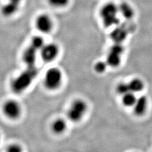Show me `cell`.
Returning <instances> with one entry per match:
<instances>
[{
  "mask_svg": "<svg viewBox=\"0 0 152 152\" xmlns=\"http://www.w3.org/2000/svg\"><path fill=\"white\" fill-rule=\"evenodd\" d=\"M118 6L113 2H108L101 8L100 15L104 26L107 28L116 26L120 24Z\"/></svg>",
  "mask_w": 152,
  "mask_h": 152,
  "instance_id": "cell-1",
  "label": "cell"
},
{
  "mask_svg": "<svg viewBox=\"0 0 152 152\" xmlns=\"http://www.w3.org/2000/svg\"><path fill=\"white\" fill-rule=\"evenodd\" d=\"M63 80V75L62 71L57 67H52L45 72L43 84L46 89L54 91L60 87Z\"/></svg>",
  "mask_w": 152,
  "mask_h": 152,
  "instance_id": "cell-2",
  "label": "cell"
},
{
  "mask_svg": "<svg viewBox=\"0 0 152 152\" xmlns=\"http://www.w3.org/2000/svg\"><path fill=\"white\" fill-rule=\"evenodd\" d=\"M87 104L82 99H76L71 103L67 110V117L71 122L81 121L87 111Z\"/></svg>",
  "mask_w": 152,
  "mask_h": 152,
  "instance_id": "cell-3",
  "label": "cell"
},
{
  "mask_svg": "<svg viewBox=\"0 0 152 152\" xmlns=\"http://www.w3.org/2000/svg\"><path fill=\"white\" fill-rule=\"evenodd\" d=\"M2 110L5 117L11 120L18 119L22 112L20 104L15 99H9L5 101L2 105Z\"/></svg>",
  "mask_w": 152,
  "mask_h": 152,
  "instance_id": "cell-4",
  "label": "cell"
},
{
  "mask_svg": "<svg viewBox=\"0 0 152 152\" xmlns=\"http://www.w3.org/2000/svg\"><path fill=\"white\" fill-rule=\"evenodd\" d=\"M124 51V48L122 44L115 43L111 47L107 58V63L109 66L116 68L121 64L122 55Z\"/></svg>",
  "mask_w": 152,
  "mask_h": 152,
  "instance_id": "cell-5",
  "label": "cell"
},
{
  "mask_svg": "<svg viewBox=\"0 0 152 152\" xmlns=\"http://www.w3.org/2000/svg\"><path fill=\"white\" fill-rule=\"evenodd\" d=\"M39 51L42 60L46 63H50L58 57L59 48L54 43L45 44Z\"/></svg>",
  "mask_w": 152,
  "mask_h": 152,
  "instance_id": "cell-6",
  "label": "cell"
},
{
  "mask_svg": "<svg viewBox=\"0 0 152 152\" xmlns=\"http://www.w3.org/2000/svg\"><path fill=\"white\" fill-rule=\"evenodd\" d=\"M129 32V29L126 25L119 24L112 31L110 37L115 43L122 44L127 37Z\"/></svg>",
  "mask_w": 152,
  "mask_h": 152,
  "instance_id": "cell-7",
  "label": "cell"
},
{
  "mask_svg": "<svg viewBox=\"0 0 152 152\" xmlns=\"http://www.w3.org/2000/svg\"><path fill=\"white\" fill-rule=\"evenodd\" d=\"M53 24L51 19L46 14H41L37 17L36 20V27L39 32L44 34L50 32Z\"/></svg>",
  "mask_w": 152,
  "mask_h": 152,
  "instance_id": "cell-8",
  "label": "cell"
},
{
  "mask_svg": "<svg viewBox=\"0 0 152 152\" xmlns=\"http://www.w3.org/2000/svg\"><path fill=\"white\" fill-rule=\"evenodd\" d=\"M148 101L147 97L142 95L139 98H137L136 102L133 106V111L136 116L140 117L144 115L148 109Z\"/></svg>",
  "mask_w": 152,
  "mask_h": 152,
  "instance_id": "cell-9",
  "label": "cell"
},
{
  "mask_svg": "<svg viewBox=\"0 0 152 152\" xmlns=\"http://www.w3.org/2000/svg\"><path fill=\"white\" fill-rule=\"evenodd\" d=\"M37 50L34 49L31 46L26 49L23 54V59L24 62L27 65H33L37 59Z\"/></svg>",
  "mask_w": 152,
  "mask_h": 152,
  "instance_id": "cell-10",
  "label": "cell"
},
{
  "mask_svg": "<svg viewBox=\"0 0 152 152\" xmlns=\"http://www.w3.org/2000/svg\"><path fill=\"white\" fill-rule=\"evenodd\" d=\"M118 6L119 12L125 19L131 20L135 15V11L133 7L127 2H121Z\"/></svg>",
  "mask_w": 152,
  "mask_h": 152,
  "instance_id": "cell-11",
  "label": "cell"
},
{
  "mask_svg": "<svg viewBox=\"0 0 152 152\" xmlns=\"http://www.w3.org/2000/svg\"><path fill=\"white\" fill-rule=\"evenodd\" d=\"M67 128V124L65 120L57 118L54 120L51 125V130L56 135L63 134Z\"/></svg>",
  "mask_w": 152,
  "mask_h": 152,
  "instance_id": "cell-12",
  "label": "cell"
},
{
  "mask_svg": "<svg viewBox=\"0 0 152 152\" xmlns=\"http://www.w3.org/2000/svg\"><path fill=\"white\" fill-rule=\"evenodd\" d=\"M19 4L9 1L1 9L2 14L5 16H10L15 14L19 9Z\"/></svg>",
  "mask_w": 152,
  "mask_h": 152,
  "instance_id": "cell-13",
  "label": "cell"
},
{
  "mask_svg": "<svg viewBox=\"0 0 152 152\" xmlns=\"http://www.w3.org/2000/svg\"><path fill=\"white\" fill-rule=\"evenodd\" d=\"M128 85L130 92L137 93L142 91L144 88V83L140 78H135L128 82Z\"/></svg>",
  "mask_w": 152,
  "mask_h": 152,
  "instance_id": "cell-14",
  "label": "cell"
},
{
  "mask_svg": "<svg viewBox=\"0 0 152 152\" xmlns=\"http://www.w3.org/2000/svg\"><path fill=\"white\" fill-rule=\"evenodd\" d=\"M136 95L135 93L129 92L122 95V102L126 107H133L136 102Z\"/></svg>",
  "mask_w": 152,
  "mask_h": 152,
  "instance_id": "cell-15",
  "label": "cell"
},
{
  "mask_svg": "<svg viewBox=\"0 0 152 152\" xmlns=\"http://www.w3.org/2000/svg\"><path fill=\"white\" fill-rule=\"evenodd\" d=\"M45 44L46 43L45 42V41L42 37L39 36H36L33 37L32 39L31 46L36 50L39 51Z\"/></svg>",
  "mask_w": 152,
  "mask_h": 152,
  "instance_id": "cell-16",
  "label": "cell"
},
{
  "mask_svg": "<svg viewBox=\"0 0 152 152\" xmlns=\"http://www.w3.org/2000/svg\"><path fill=\"white\" fill-rule=\"evenodd\" d=\"M116 91L118 94L122 95H124L127 92H130L129 85H128V83L122 82L119 83L116 87Z\"/></svg>",
  "mask_w": 152,
  "mask_h": 152,
  "instance_id": "cell-17",
  "label": "cell"
},
{
  "mask_svg": "<svg viewBox=\"0 0 152 152\" xmlns=\"http://www.w3.org/2000/svg\"><path fill=\"white\" fill-rule=\"evenodd\" d=\"M49 4L55 7H63L67 5L69 0H48Z\"/></svg>",
  "mask_w": 152,
  "mask_h": 152,
  "instance_id": "cell-18",
  "label": "cell"
},
{
  "mask_svg": "<svg viewBox=\"0 0 152 152\" xmlns=\"http://www.w3.org/2000/svg\"><path fill=\"white\" fill-rule=\"evenodd\" d=\"M107 65V62L99 61L95 64L94 69L98 73H103L106 70Z\"/></svg>",
  "mask_w": 152,
  "mask_h": 152,
  "instance_id": "cell-19",
  "label": "cell"
},
{
  "mask_svg": "<svg viewBox=\"0 0 152 152\" xmlns=\"http://www.w3.org/2000/svg\"><path fill=\"white\" fill-rule=\"evenodd\" d=\"M6 151L8 152H22V147L17 144H12L7 147Z\"/></svg>",
  "mask_w": 152,
  "mask_h": 152,
  "instance_id": "cell-20",
  "label": "cell"
},
{
  "mask_svg": "<svg viewBox=\"0 0 152 152\" xmlns=\"http://www.w3.org/2000/svg\"><path fill=\"white\" fill-rule=\"evenodd\" d=\"M22 0H9V1L10 2H15V3H17V4H20V1Z\"/></svg>",
  "mask_w": 152,
  "mask_h": 152,
  "instance_id": "cell-21",
  "label": "cell"
},
{
  "mask_svg": "<svg viewBox=\"0 0 152 152\" xmlns=\"http://www.w3.org/2000/svg\"><path fill=\"white\" fill-rule=\"evenodd\" d=\"M1 132H0V141H1Z\"/></svg>",
  "mask_w": 152,
  "mask_h": 152,
  "instance_id": "cell-22",
  "label": "cell"
}]
</instances>
